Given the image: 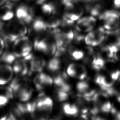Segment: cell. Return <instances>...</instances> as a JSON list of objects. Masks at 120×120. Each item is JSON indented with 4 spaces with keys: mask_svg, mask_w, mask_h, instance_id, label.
I'll list each match as a JSON object with an SVG mask.
<instances>
[{
    "mask_svg": "<svg viewBox=\"0 0 120 120\" xmlns=\"http://www.w3.org/2000/svg\"><path fill=\"white\" fill-rule=\"evenodd\" d=\"M7 22L5 26L7 37L5 46L6 48L16 39L25 36L27 32L26 24L18 19H13Z\"/></svg>",
    "mask_w": 120,
    "mask_h": 120,
    "instance_id": "cell-2",
    "label": "cell"
},
{
    "mask_svg": "<svg viewBox=\"0 0 120 120\" xmlns=\"http://www.w3.org/2000/svg\"><path fill=\"white\" fill-rule=\"evenodd\" d=\"M113 5L116 9H120V0H113Z\"/></svg>",
    "mask_w": 120,
    "mask_h": 120,
    "instance_id": "cell-31",
    "label": "cell"
},
{
    "mask_svg": "<svg viewBox=\"0 0 120 120\" xmlns=\"http://www.w3.org/2000/svg\"><path fill=\"white\" fill-rule=\"evenodd\" d=\"M5 47V43L3 38L0 36V56L3 53Z\"/></svg>",
    "mask_w": 120,
    "mask_h": 120,
    "instance_id": "cell-30",
    "label": "cell"
},
{
    "mask_svg": "<svg viewBox=\"0 0 120 120\" xmlns=\"http://www.w3.org/2000/svg\"><path fill=\"white\" fill-rule=\"evenodd\" d=\"M34 83L37 89L41 91L49 87L53 84V79L45 73H39L34 79Z\"/></svg>",
    "mask_w": 120,
    "mask_h": 120,
    "instance_id": "cell-14",
    "label": "cell"
},
{
    "mask_svg": "<svg viewBox=\"0 0 120 120\" xmlns=\"http://www.w3.org/2000/svg\"><path fill=\"white\" fill-rule=\"evenodd\" d=\"M9 99L3 95L0 94V109L4 107L8 104Z\"/></svg>",
    "mask_w": 120,
    "mask_h": 120,
    "instance_id": "cell-29",
    "label": "cell"
},
{
    "mask_svg": "<svg viewBox=\"0 0 120 120\" xmlns=\"http://www.w3.org/2000/svg\"><path fill=\"white\" fill-rule=\"evenodd\" d=\"M55 99L59 102H64L68 99V96L67 93L60 89H56L54 93Z\"/></svg>",
    "mask_w": 120,
    "mask_h": 120,
    "instance_id": "cell-26",
    "label": "cell"
},
{
    "mask_svg": "<svg viewBox=\"0 0 120 120\" xmlns=\"http://www.w3.org/2000/svg\"><path fill=\"white\" fill-rule=\"evenodd\" d=\"M9 86L12 89L14 97L21 102L29 100L33 94V89L29 84L28 79L23 76L15 78Z\"/></svg>",
    "mask_w": 120,
    "mask_h": 120,
    "instance_id": "cell-3",
    "label": "cell"
},
{
    "mask_svg": "<svg viewBox=\"0 0 120 120\" xmlns=\"http://www.w3.org/2000/svg\"><path fill=\"white\" fill-rule=\"evenodd\" d=\"M114 115H115L116 119H118V120H120V112H116Z\"/></svg>",
    "mask_w": 120,
    "mask_h": 120,
    "instance_id": "cell-33",
    "label": "cell"
},
{
    "mask_svg": "<svg viewBox=\"0 0 120 120\" xmlns=\"http://www.w3.org/2000/svg\"><path fill=\"white\" fill-rule=\"evenodd\" d=\"M14 42L12 52L18 58L28 55L34 45L31 40L25 36L19 38Z\"/></svg>",
    "mask_w": 120,
    "mask_h": 120,
    "instance_id": "cell-5",
    "label": "cell"
},
{
    "mask_svg": "<svg viewBox=\"0 0 120 120\" xmlns=\"http://www.w3.org/2000/svg\"><path fill=\"white\" fill-rule=\"evenodd\" d=\"M16 57L12 52L6 50L0 56V64H5L9 65L13 64L16 60Z\"/></svg>",
    "mask_w": 120,
    "mask_h": 120,
    "instance_id": "cell-22",
    "label": "cell"
},
{
    "mask_svg": "<svg viewBox=\"0 0 120 120\" xmlns=\"http://www.w3.org/2000/svg\"><path fill=\"white\" fill-rule=\"evenodd\" d=\"M82 7L74 0H71L64 7L63 16L66 19L74 22L82 17L83 13Z\"/></svg>",
    "mask_w": 120,
    "mask_h": 120,
    "instance_id": "cell-7",
    "label": "cell"
},
{
    "mask_svg": "<svg viewBox=\"0 0 120 120\" xmlns=\"http://www.w3.org/2000/svg\"><path fill=\"white\" fill-rule=\"evenodd\" d=\"M63 112L67 115L75 116L78 114L79 111L75 104L65 103L62 106Z\"/></svg>",
    "mask_w": 120,
    "mask_h": 120,
    "instance_id": "cell-23",
    "label": "cell"
},
{
    "mask_svg": "<svg viewBox=\"0 0 120 120\" xmlns=\"http://www.w3.org/2000/svg\"><path fill=\"white\" fill-rule=\"evenodd\" d=\"M40 5V10L42 14L46 16H49L52 15H54L55 11L53 5L52 3H44L41 4H38Z\"/></svg>",
    "mask_w": 120,
    "mask_h": 120,
    "instance_id": "cell-24",
    "label": "cell"
},
{
    "mask_svg": "<svg viewBox=\"0 0 120 120\" xmlns=\"http://www.w3.org/2000/svg\"><path fill=\"white\" fill-rule=\"evenodd\" d=\"M117 99H118V101H119V102H120V95H119L118 96Z\"/></svg>",
    "mask_w": 120,
    "mask_h": 120,
    "instance_id": "cell-36",
    "label": "cell"
},
{
    "mask_svg": "<svg viewBox=\"0 0 120 120\" xmlns=\"http://www.w3.org/2000/svg\"><path fill=\"white\" fill-rule=\"evenodd\" d=\"M13 69L10 65L0 64V85L6 84L13 78Z\"/></svg>",
    "mask_w": 120,
    "mask_h": 120,
    "instance_id": "cell-16",
    "label": "cell"
},
{
    "mask_svg": "<svg viewBox=\"0 0 120 120\" xmlns=\"http://www.w3.org/2000/svg\"><path fill=\"white\" fill-rule=\"evenodd\" d=\"M90 101L89 99L86 98L78 96L75 104L78 108L79 112L83 114H87L90 108Z\"/></svg>",
    "mask_w": 120,
    "mask_h": 120,
    "instance_id": "cell-18",
    "label": "cell"
},
{
    "mask_svg": "<svg viewBox=\"0 0 120 120\" xmlns=\"http://www.w3.org/2000/svg\"><path fill=\"white\" fill-rule=\"evenodd\" d=\"M68 51V55L71 58L75 60H80L84 57V52L82 51L77 49L74 47H69Z\"/></svg>",
    "mask_w": 120,
    "mask_h": 120,
    "instance_id": "cell-25",
    "label": "cell"
},
{
    "mask_svg": "<svg viewBox=\"0 0 120 120\" xmlns=\"http://www.w3.org/2000/svg\"><path fill=\"white\" fill-rule=\"evenodd\" d=\"M95 2H93L91 0L86 3L85 5V9L86 11L89 13L91 16L94 17H99L103 12L102 11V5L100 3Z\"/></svg>",
    "mask_w": 120,
    "mask_h": 120,
    "instance_id": "cell-17",
    "label": "cell"
},
{
    "mask_svg": "<svg viewBox=\"0 0 120 120\" xmlns=\"http://www.w3.org/2000/svg\"><path fill=\"white\" fill-rule=\"evenodd\" d=\"M93 0V1H98V0Z\"/></svg>",
    "mask_w": 120,
    "mask_h": 120,
    "instance_id": "cell-37",
    "label": "cell"
},
{
    "mask_svg": "<svg viewBox=\"0 0 120 120\" xmlns=\"http://www.w3.org/2000/svg\"><path fill=\"white\" fill-rule=\"evenodd\" d=\"M0 94H2L3 96H5L9 99V100L13 98L14 97L12 89L10 86L0 88Z\"/></svg>",
    "mask_w": 120,
    "mask_h": 120,
    "instance_id": "cell-27",
    "label": "cell"
},
{
    "mask_svg": "<svg viewBox=\"0 0 120 120\" xmlns=\"http://www.w3.org/2000/svg\"><path fill=\"white\" fill-rule=\"evenodd\" d=\"M34 46L36 50L46 55L52 56L55 55L57 46L52 30L47 31L41 39L34 43Z\"/></svg>",
    "mask_w": 120,
    "mask_h": 120,
    "instance_id": "cell-4",
    "label": "cell"
},
{
    "mask_svg": "<svg viewBox=\"0 0 120 120\" xmlns=\"http://www.w3.org/2000/svg\"><path fill=\"white\" fill-rule=\"evenodd\" d=\"M62 58L60 57L55 55L49 62L48 65V69L52 73L58 71L62 66Z\"/></svg>",
    "mask_w": 120,
    "mask_h": 120,
    "instance_id": "cell-19",
    "label": "cell"
},
{
    "mask_svg": "<svg viewBox=\"0 0 120 120\" xmlns=\"http://www.w3.org/2000/svg\"><path fill=\"white\" fill-rule=\"evenodd\" d=\"M47 28L45 21L41 17H37L30 24V33L34 39V42L39 41L46 32Z\"/></svg>",
    "mask_w": 120,
    "mask_h": 120,
    "instance_id": "cell-8",
    "label": "cell"
},
{
    "mask_svg": "<svg viewBox=\"0 0 120 120\" xmlns=\"http://www.w3.org/2000/svg\"><path fill=\"white\" fill-rule=\"evenodd\" d=\"M15 15L13 4L8 0L5 4L0 7V21L6 22L13 19Z\"/></svg>",
    "mask_w": 120,
    "mask_h": 120,
    "instance_id": "cell-15",
    "label": "cell"
},
{
    "mask_svg": "<svg viewBox=\"0 0 120 120\" xmlns=\"http://www.w3.org/2000/svg\"><path fill=\"white\" fill-rule=\"evenodd\" d=\"M62 19L57 16V15L50 16L47 21H45L47 28L53 30L58 28L62 25Z\"/></svg>",
    "mask_w": 120,
    "mask_h": 120,
    "instance_id": "cell-20",
    "label": "cell"
},
{
    "mask_svg": "<svg viewBox=\"0 0 120 120\" xmlns=\"http://www.w3.org/2000/svg\"><path fill=\"white\" fill-rule=\"evenodd\" d=\"M34 0L36 2V3L38 4H41L45 3V0Z\"/></svg>",
    "mask_w": 120,
    "mask_h": 120,
    "instance_id": "cell-32",
    "label": "cell"
},
{
    "mask_svg": "<svg viewBox=\"0 0 120 120\" xmlns=\"http://www.w3.org/2000/svg\"><path fill=\"white\" fill-rule=\"evenodd\" d=\"M26 105L28 115L33 119L46 120L52 113L53 102L50 98L42 94L34 101Z\"/></svg>",
    "mask_w": 120,
    "mask_h": 120,
    "instance_id": "cell-1",
    "label": "cell"
},
{
    "mask_svg": "<svg viewBox=\"0 0 120 120\" xmlns=\"http://www.w3.org/2000/svg\"><path fill=\"white\" fill-rule=\"evenodd\" d=\"M8 1L11 2V3H15V2H17L20 1L21 0H8Z\"/></svg>",
    "mask_w": 120,
    "mask_h": 120,
    "instance_id": "cell-35",
    "label": "cell"
},
{
    "mask_svg": "<svg viewBox=\"0 0 120 120\" xmlns=\"http://www.w3.org/2000/svg\"><path fill=\"white\" fill-rule=\"evenodd\" d=\"M29 62L30 72L40 73L45 65V61L44 59L30 54L26 56Z\"/></svg>",
    "mask_w": 120,
    "mask_h": 120,
    "instance_id": "cell-12",
    "label": "cell"
},
{
    "mask_svg": "<svg viewBox=\"0 0 120 120\" xmlns=\"http://www.w3.org/2000/svg\"><path fill=\"white\" fill-rule=\"evenodd\" d=\"M26 117L21 113L16 104L11 107L10 113L8 114L7 120H23Z\"/></svg>",
    "mask_w": 120,
    "mask_h": 120,
    "instance_id": "cell-21",
    "label": "cell"
},
{
    "mask_svg": "<svg viewBox=\"0 0 120 120\" xmlns=\"http://www.w3.org/2000/svg\"><path fill=\"white\" fill-rule=\"evenodd\" d=\"M67 73L70 77L79 80H84L87 75L85 67L80 64H71L68 66Z\"/></svg>",
    "mask_w": 120,
    "mask_h": 120,
    "instance_id": "cell-11",
    "label": "cell"
},
{
    "mask_svg": "<svg viewBox=\"0 0 120 120\" xmlns=\"http://www.w3.org/2000/svg\"><path fill=\"white\" fill-rule=\"evenodd\" d=\"M96 20L92 16L81 17L78 20L76 29L80 32H88L93 30L96 26Z\"/></svg>",
    "mask_w": 120,
    "mask_h": 120,
    "instance_id": "cell-10",
    "label": "cell"
},
{
    "mask_svg": "<svg viewBox=\"0 0 120 120\" xmlns=\"http://www.w3.org/2000/svg\"><path fill=\"white\" fill-rule=\"evenodd\" d=\"M12 64L14 73L18 76H24L30 72L28 60L26 57L15 60Z\"/></svg>",
    "mask_w": 120,
    "mask_h": 120,
    "instance_id": "cell-13",
    "label": "cell"
},
{
    "mask_svg": "<svg viewBox=\"0 0 120 120\" xmlns=\"http://www.w3.org/2000/svg\"><path fill=\"white\" fill-rule=\"evenodd\" d=\"M112 106L110 102L107 101L102 103L101 106V111L104 113L110 112Z\"/></svg>",
    "mask_w": 120,
    "mask_h": 120,
    "instance_id": "cell-28",
    "label": "cell"
},
{
    "mask_svg": "<svg viewBox=\"0 0 120 120\" xmlns=\"http://www.w3.org/2000/svg\"><path fill=\"white\" fill-rule=\"evenodd\" d=\"M106 35V31L103 27H100L89 32L84 38L86 45L96 46L103 42Z\"/></svg>",
    "mask_w": 120,
    "mask_h": 120,
    "instance_id": "cell-9",
    "label": "cell"
},
{
    "mask_svg": "<svg viewBox=\"0 0 120 120\" xmlns=\"http://www.w3.org/2000/svg\"><path fill=\"white\" fill-rule=\"evenodd\" d=\"M8 0H0V7L5 4Z\"/></svg>",
    "mask_w": 120,
    "mask_h": 120,
    "instance_id": "cell-34",
    "label": "cell"
},
{
    "mask_svg": "<svg viewBox=\"0 0 120 120\" xmlns=\"http://www.w3.org/2000/svg\"><path fill=\"white\" fill-rule=\"evenodd\" d=\"M103 23V28L107 31L117 29L120 26V15L114 10L103 11L99 16Z\"/></svg>",
    "mask_w": 120,
    "mask_h": 120,
    "instance_id": "cell-6",
    "label": "cell"
}]
</instances>
